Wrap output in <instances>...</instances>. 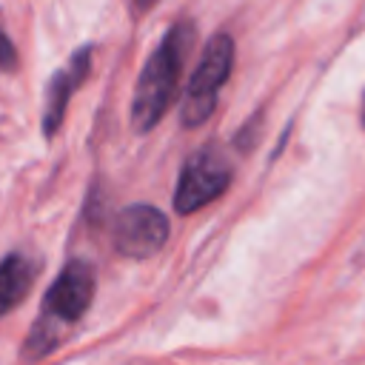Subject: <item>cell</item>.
Returning a JSON list of instances; mask_svg holds the SVG:
<instances>
[{"instance_id":"6","label":"cell","mask_w":365,"mask_h":365,"mask_svg":"<svg viewBox=\"0 0 365 365\" xmlns=\"http://www.w3.org/2000/svg\"><path fill=\"white\" fill-rule=\"evenodd\" d=\"M88 68H91V46H83V48H77L71 54L68 66L60 68L51 77V83L46 88V108H43V134L46 137H51L60 128L63 114H66V106H68L74 88L86 80Z\"/></svg>"},{"instance_id":"8","label":"cell","mask_w":365,"mask_h":365,"mask_svg":"<svg viewBox=\"0 0 365 365\" xmlns=\"http://www.w3.org/2000/svg\"><path fill=\"white\" fill-rule=\"evenodd\" d=\"M17 68V48L14 43L0 31V71H14Z\"/></svg>"},{"instance_id":"4","label":"cell","mask_w":365,"mask_h":365,"mask_svg":"<svg viewBox=\"0 0 365 365\" xmlns=\"http://www.w3.org/2000/svg\"><path fill=\"white\" fill-rule=\"evenodd\" d=\"M228 182H231V165L225 154H220L214 145L200 148L180 168V180L174 188V208L180 214H194L202 205L222 197Z\"/></svg>"},{"instance_id":"1","label":"cell","mask_w":365,"mask_h":365,"mask_svg":"<svg viewBox=\"0 0 365 365\" xmlns=\"http://www.w3.org/2000/svg\"><path fill=\"white\" fill-rule=\"evenodd\" d=\"M191 46H194V23L177 20L165 31L163 43L154 48L148 63L143 66L137 88H134V100H131V125L140 134L151 131L163 120L168 106L174 103L177 86H180V71L185 66Z\"/></svg>"},{"instance_id":"10","label":"cell","mask_w":365,"mask_h":365,"mask_svg":"<svg viewBox=\"0 0 365 365\" xmlns=\"http://www.w3.org/2000/svg\"><path fill=\"white\" fill-rule=\"evenodd\" d=\"M362 125H365V94H362Z\"/></svg>"},{"instance_id":"9","label":"cell","mask_w":365,"mask_h":365,"mask_svg":"<svg viewBox=\"0 0 365 365\" xmlns=\"http://www.w3.org/2000/svg\"><path fill=\"white\" fill-rule=\"evenodd\" d=\"M154 3H157V0H131V9H134L137 14H143V11H148Z\"/></svg>"},{"instance_id":"3","label":"cell","mask_w":365,"mask_h":365,"mask_svg":"<svg viewBox=\"0 0 365 365\" xmlns=\"http://www.w3.org/2000/svg\"><path fill=\"white\" fill-rule=\"evenodd\" d=\"M231 68H234V37L225 34V31H217L208 43H205V51L185 86V94H182V125L185 128H197L202 125L214 106H217V94L222 88V83L231 77Z\"/></svg>"},{"instance_id":"2","label":"cell","mask_w":365,"mask_h":365,"mask_svg":"<svg viewBox=\"0 0 365 365\" xmlns=\"http://www.w3.org/2000/svg\"><path fill=\"white\" fill-rule=\"evenodd\" d=\"M91 297H94V268L86 259L66 262L57 279L51 282V288L46 291L40 319L26 339V359L46 356L57 345L60 328L77 322L91 305Z\"/></svg>"},{"instance_id":"5","label":"cell","mask_w":365,"mask_h":365,"mask_svg":"<svg viewBox=\"0 0 365 365\" xmlns=\"http://www.w3.org/2000/svg\"><path fill=\"white\" fill-rule=\"evenodd\" d=\"M111 240L123 257H131V259L154 257L168 242V220L160 208L148 202L128 205L117 214Z\"/></svg>"},{"instance_id":"7","label":"cell","mask_w":365,"mask_h":365,"mask_svg":"<svg viewBox=\"0 0 365 365\" xmlns=\"http://www.w3.org/2000/svg\"><path fill=\"white\" fill-rule=\"evenodd\" d=\"M34 279V265L23 254H9L0 262V317L23 302Z\"/></svg>"}]
</instances>
